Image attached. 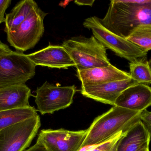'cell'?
Instances as JSON below:
<instances>
[{
  "label": "cell",
  "instance_id": "obj_16",
  "mask_svg": "<svg viewBox=\"0 0 151 151\" xmlns=\"http://www.w3.org/2000/svg\"><path fill=\"white\" fill-rule=\"evenodd\" d=\"M36 4L33 0H23L17 3L11 12L6 14L4 32L7 34L16 31Z\"/></svg>",
  "mask_w": 151,
  "mask_h": 151
},
{
  "label": "cell",
  "instance_id": "obj_11",
  "mask_svg": "<svg viewBox=\"0 0 151 151\" xmlns=\"http://www.w3.org/2000/svg\"><path fill=\"white\" fill-rule=\"evenodd\" d=\"M27 56L36 66L58 69L75 66L74 61L62 45L50 44L44 48Z\"/></svg>",
  "mask_w": 151,
  "mask_h": 151
},
{
  "label": "cell",
  "instance_id": "obj_26",
  "mask_svg": "<svg viewBox=\"0 0 151 151\" xmlns=\"http://www.w3.org/2000/svg\"><path fill=\"white\" fill-rule=\"evenodd\" d=\"M149 144H150V142L147 143L137 151H150Z\"/></svg>",
  "mask_w": 151,
  "mask_h": 151
},
{
  "label": "cell",
  "instance_id": "obj_7",
  "mask_svg": "<svg viewBox=\"0 0 151 151\" xmlns=\"http://www.w3.org/2000/svg\"><path fill=\"white\" fill-rule=\"evenodd\" d=\"M40 126L38 115L0 130V151L25 150Z\"/></svg>",
  "mask_w": 151,
  "mask_h": 151
},
{
  "label": "cell",
  "instance_id": "obj_12",
  "mask_svg": "<svg viewBox=\"0 0 151 151\" xmlns=\"http://www.w3.org/2000/svg\"><path fill=\"white\" fill-rule=\"evenodd\" d=\"M114 106L142 112L151 106V87L136 84L124 90L115 101Z\"/></svg>",
  "mask_w": 151,
  "mask_h": 151
},
{
  "label": "cell",
  "instance_id": "obj_13",
  "mask_svg": "<svg viewBox=\"0 0 151 151\" xmlns=\"http://www.w3.org/2000/svg\"><path fill=\"white\" fill-rule=\"evenodd\" d=\"M81 86L96 85L130 78L129 73L120 70L111 64L108 66L76 71Z\"/></svg>",
  "mask_w": 151,
  "mask_h": 151
},
{
  "label": "cell",
  "instance_id": "obj_25",
  "mask_svg": "<svg viewBox=\"0 0 151 151\" xmlns=\"http://www.w3.org/2000/svg\"><path fill=\"white\" fill-rule=\"evenodd\" d=\"M95 0H76L74 3L78 5H87L92 7Z\"/></svg>",
  "mask_w": 151,
  "mask_h": 151
},
{
  "label": "cell",
  "instance_id": "obj_14",
  "mask_svg": "<svg viewBox=\"0 0 151 151\" xmlns=\"http://www.w3.org/2000/svg\"><path fill=\"white\" fill-rule=\"evenodd\" d=\"M31 90L25 85L0 87V111L30 107Z\"/></svg>",
  "mask_w": 151,
  "mask_h": 151
},
{
  "label": "cell",
  "instance_id": "obj_27",
  "mask_svg": "<svg viewBox=\"0 0 151 151\" xmlns=\"http://www.w3.org/2000/svg\"><path fill=\"white\" fill-rule=\"evenodd\" d=\"M148 62H149V66H150V68L151 70V59L148 61Z\"/></svg>",
  "mask_w": 151,
  "mask_h": 151
},
{
  "label": "cell",
  "instance_id": "obj_20",
  "mask_svg": "<svg viewBox=\"0 0 151 151\" xmlns=\"http://www.w3.org/2000/svg\"><path fill=\"white\" fill-rule=\"evenodd\" d=\"M127 133L119 132L105 142L83 147L80 151H118L119 143Z\"/></svg>",
  "mask_w": 151,
  "mask_h": 151
},
{
  "label": "cell",
  "instance_id": "obj_19",
  "mask_svg": "<svg viewBox=\"0 0 151 151\" xmlns=\"http://www.w3.org/2000/svg\"><path fill=\"white\" fill-rule=\"evenodd\" d=\"M126 39L148 53L151 50V25L138 27Z\"/></svg>",
  "mask_w": 151,
  "mask_h": 151
},
{
  "label": "cell",
  "instance_id": "obj_6",
  "mask_svg": "<svg viewBox=\"0 0 151 151\" xmlns=\"http://www.w3.org/2000/svg\"><path fill=\"white\" fill-rule=\"evenodd\" d=\"M36 66L20 51L0 56V87L25 85L35 74Z\"/></svg>",
  "mask_w": 151,
  "mask_h": 151
},
{
  "label": "cell",
  "instance_id": "obj_1",
  "mask_svg": "<svg viewBox=\"0 0 151 151\" xmlns=\"http://www.w3.org/2000/svg\"><path fill=\"white\" fill-rule=\"evenodd\" d=\"M100 21L110 32L127 39L138 27L151 25V2L139 4L129 0H112Z\"/></svg>",
  "mask_w": 151,
  "mask_h": 151
},
{
  "label": "cell",
  "instance_id": "obj_22",
  "mask_svg": "<svg viewBox=\"0 0 151 151\" xmlns=\"http://www.w3.org/2000/svg\"><path fill=\"white\" fill-rule=\"evenodd\" d=\"M11 2V0H0V24L5 22V12L10 5Z\"/></svg>",
  "mask_w": 151,
  "mask_h": 151
},
{
  "label": "cell",
  "instance_id": "obj_5",
  "mask_svg": "<svg viewBox=\"0 0 151 151\" xmlns=\"http://www.w3.org/2000/svg\"><path fill=\"white\" fill-rule=\"evenodd\" d=\"M47 15L36 4L17 30L7 34L11 46L22 52L34 48L44 34L43 22Z\"/></svg>",
  "mask_w": 151,
  "mask_h": 151
},
{
  "label": "cell",
  "instance_id": "obj_3",
  "mask_svg": "<svg viewBox=\"0 0 151 151\" xmlns=\"http://www.w3.org/2000/svg\"><path fill=\"white\" fill-rule=\"evenodd\" d=\"M62 46L68 52L77 71L111 64L106 48L93 35L90 38L74 36L65 41Z\"/></svg>",
  "mask_w": 151,
  "mask_h": 151
},
{
  "label": "cell",
  "instance_id": "obj_9",
  "mask_svg": "<svg viewBox=\"0 0 151 151\" xmlns=\"http://www.w3.org/2000/svg\"><path fill=\"white\" fill-rule=\"evenodd\" d=\"M88 129L70 131L67 129H43L36 142L47 151H80L87 135Z\"/></svg>",
  "mask_w": 151,
  "mask_h": 151
},
{
  "label": "cell",
  "instance_id": "obj_21",
  "mask_svg": "<svg viewBox=\"0 0 151 151\" xmlns=\"http://www.w3.org/2000/svg\"><path fill=\"white\" fill-rule=\"evenodd\" d=\"M141 121L148 130L151 136V111L146 110L141 113Z\"/></svg>",
  "mask_w": 151,
  "mask_h": 151
},
{
  "label": "cell",
  "instance_id": "obj_17",
  "mask_svg": "<svg viewBox=\"0 0 151 151\" xmlns=\"http://www.w3.org/2000/svg\"><path fill=\"white\" fill-rule=\"evenodd\" d=\"M34 106L0 111V130L38 115Z\"/></svg>",
  "mask_w": 151,
  "mask_h": 151
},
{
  "label": "cell",
  "instance_id": "obj_10",
  "mask_svg": "<svg viewBox=\"0 0 151 151\" xmlns=\"http://www.w3.org/2000/svg\"><path fill=\"white\" fill-rule=\"evenodd\" d=\"M138 84L131 78L96 85L81 86L83 96L106 104L114 106L119 96L126 89Z\"/></svg>",
  "mask_w": 151,
  "mask_h": 151
},
{
  "label": "cell",
  "instance_id": "obj_4",
  "mask_svg": "<svg viewBox=\"0 0 151 151\" xmlns=\"http://www.w3.org/2000/svg\"><path fill=\"white\" fill-rule=\"evenodd\" d=\"M83 26L92 31L93 36L106 48L113 51L120 57L129 62L147 57L148 53L127 39L110 32L101 24L100 19L91 17L86 19Z\"/></svg>",
  "mask_w": 151,
  "mask_h": 151
},
{
  "label": "cell",
  "instance_id": "obj_15",
  "mask_svg": "<svg viewBox=\"0 0 151 151\" xmlns=\"http://www.w3.org/2000/svg\"><path fill=\"white\" fill-rule=\"evenodd\" d=\"M151 136L141 121L135 124L122 138L118 151H137L150 142Z\"/></svg>",
  "mask_w": 151,
  "mask_h": 151
},
{
  "label": "cell",
  "instance_id": "obj_23",
  "mask_svg": "<svg viewBox=\"0 0 151 151\" xmlns=\"http://www.w3.org/2000/svg\"><path fill=\"white\" fill-rule=\"evenodd\" d=\"M12 51L8 45L0 40V56L9 54Z\"/></svg>",
  "mask_w": 151,
  "mask_h": 151
},
{
  "label": "cell",
  "instance_id": "obj_18",
  "mask_svg": "<svg viewBox=\"0 0 151 151\" xmlns=\"http://www.w3.org/2000/svg\"><path fill=\"white\" fill-rule=\"evenodd\" d=\"M130 78L137 83L151 84V70L147 57L138 59L129 63Z\"/></svg>",
  "mask_w": 151,
  "mask_h": 151
},
{
  "label": "cell",
  "instance_id": "obj_2",
  "mask_svg": "<svg viewBox=\"0 0 151 151\" xmlns=\"http://www.w3.org/2000/svg\"><path fill=\"white\" fill-rule=\"evenodd\" d=\"M142 112L113 106L96 118L88 129L83 147L106 141L120 132H127L141 121Z\"/></svg>",
  "mask_w": 151,
  "mask_h": 151
},
{
  "label": "cell",
  "instance_id": "obj_24",
  "mask_svg": "<svg viewBox=\"0 0 151 151\" xmlns=\"http://www.w3.org/2000/svg\"><path fill=\"white\" fill-rule=\"evenodd\" d=\"M24 151H47L46 148L41 144L36 142L33 146Z\"/></svg>",
  "mask_w": 151,
  "mask_h": 151
},
{
  "label": "cell",
  "instance_id": "obj_8",
  "mask_svg": "<svg viewBox=\"0 0 151 151\" xmlns=\"http://www.w3.org/2000/svg\"><path fill=\"white\" fill-rule=\"evenodd\" d=\"M76 91L75 85L62 87L46 82L36 90L37 111L44 115L66 109L73 103Z\"/></svg>",
  "mask_w": 151,
  "mask_h": 151
}]
</instances>
